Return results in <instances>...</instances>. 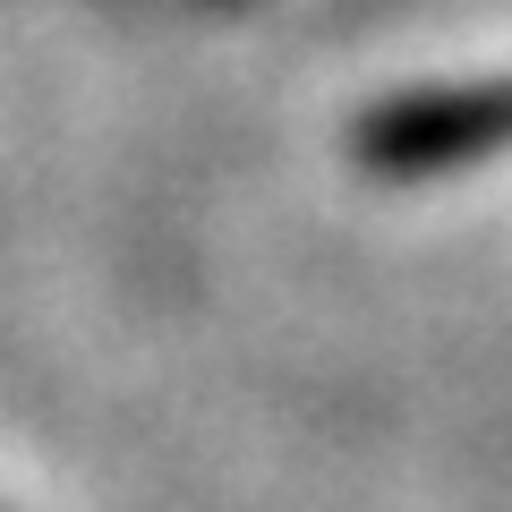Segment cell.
<instances>
[{
	"label": "cell",
	"mask_w": 512,
	"mask_h": 512,
	"mask_svg": "<svg viewBox=\"0 0 512 512\" xmlns=\"http://www.w3.org/2000/svg\"><path fill=\"white\" fill-rule=\"evenodd\" d=\"M504 120H512L504 94H419V103L376 111L359 128V154L376 171H436V163H461L470 146H487Z\"/></svg>",
	"instance_id": "6da1fadb"
}]
</instances>
